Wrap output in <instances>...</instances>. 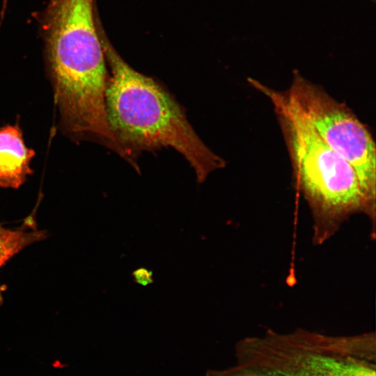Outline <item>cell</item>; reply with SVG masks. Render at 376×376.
Listing matches in <instances>:
<instances>
[{
  "label": "cell",
  "instance_id": "obj_1",
  "mask_svg": "<svg viewBox=\"0 0 376 376\" xmlns=\"http://www.w3.org/2000/svg\"><path fill=\"white\" fill-rule=\"evenodd\" d=\"M42 31L61 129L78 136L103 132L109 75L93 0H49Z\"/></svg>",
  "mask_w": 376,
  "mask_h": 376
},
{
  "label": "cell",
  "instance_id": "obj_2",
  "mask_svg": "<svg viewBox=\"0 0 376 376\" xmlns=\"http://www.w3.org/2000/svg\"><path fill=\"white\" fill-rule=\"evenodd\" d=\"M102 45L111 72L107 116L124 159L139 170L135 158L140 152L171 147L189 162L199 184L225 167V160L202 141L166 89L134 70L109 45Z\"/></svg>",
  "mask_w": 376,
  "mask_h": 376
},
{
  "label": "cell",
  "instance_id": "obj_3",
  "mask_svg": "<svg viewBox=\"0 0 376 376\" xmlns=\"http://www.w3.org/2000/svg\"><path fill=\"white\" fill-rule=\"evenodd\" d=\"M271 102L290 159L294 182L309 207L314 244L333 237L354 214L368 218L375 230L376 205L363 191L352 166L329 148L291 107L281 91L248 79Z\"/></svg>",
  "mask_w": 376,
  "mask_h": 376
},
{
  "label": "cell",
  "instance_id": "obj_4",
  "mask_svg": "<svg viewBox=\"0 0 376 376\" xmlns=\"http://www.w3.org/2000/svg\"><path fill=\"white\" fill-rule=\"evenodd\" d=\"M235 357L236 363L273 376H375V334L269 329L238 341Z\"/></svg>",
  "mask_w": 376,
  "mask_h": 376
},
{
  "label": "cell",
  "instance_id": "obj_5",
  "mask_svg": "<svg viewBox=\"0 0 376 376\" xmlns=\"http://www.w3.org/2000/svg\"><path fill=\"white\" fill-rule=\"evenodd\" d=\"M281 91L324 142L352 166L365 195L376 205V147L367 125L344 102L298 73Z\"/></svg>",
  "mask_w": 376,
  "mask_h": 376
},
{
  "label": "cell",
  "instance_id": "obj_6",
  "mask_svg": "<svg viewBox=\"0 0 376 376\" xmlns=\"http://www.w3.org/2000/svg\"><path fill=\"white\" fill-rule=\"evenodd\" d=\"M35 151L26 146L17 123L0 127V187L18 189L33 173Z\"/></svg>",
  "mask_w": 376,
  "mask_h": 376
},
{
  "label": "cell",
  "instance_id": "obj_7",
  "mask_svg": "<svg viewBox=\"0 0 376 376\" xmlns=\"http://www.w3.org/2000/svg\"><path fill=\"white\" fill-rule=\"evenodd\" d=\"M47 232L38 230L33 217L30 215L16 229L4 228L0 222V269L26 246L47 238ZM6 288L0 285V305L3 301Z\"/></svg>",
  "mask_w": 376,
  "mask_h": 376
},
{
  "label": "cell",
  "instance_id": "obj_8",
  "mask_svg": "<svg viewBox=\"0 0 376 376\" xmlns=\"http://www.w3.org/2000/svg\"><path fill=\"white\" fill-rule=\"evenodd\" d=\"M206 376H273L257 370L236 363L235 366L221 370H211Z\"/></svg>",
  "mask_w": 376,
  "mask_h": 376
},
{
  "label": "cell",
  "instance_id": "obj_9",
  "mask_svg": "<svg viewBox=\"0 0 376 376\" xmlns=\"http://www.w3.org/2000/svg\"><path fill=\"white\" fill-rule=\"evenodd\" d=\"M152 272L146 267H140L132 273L134 281L143 286H146L154 283Z\"/></svg>",
  "mask_w": 376,
  "mask_h": 376
}]
</instances>
